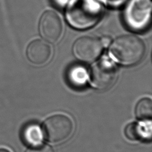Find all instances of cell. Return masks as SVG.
I'll use <instances>...</instances> for the list:
<instances>
[{
	"mask_svg": "<svg viewBox=\"0 0 152 152\" xmlns=\"http://www.w3.org/2000/svg\"><path fill=\"white\" fill-rule=\"evenodd\" d=\"M102 7L96 0H75L66 11V18L71 26L78 29L93 26L100 18Z\"/></svg>",
	"mask_w": 152,
	"mask_h": 152,
	"instance_id": "obj_2",
	"label": "cell"
},
{
	"mask_svg": "<svg viewBox=\"0 0 152 152\" xmlns=\"http://www.w3.org/2000/svg\"><path fill=\"white\" fill-rule=\"evenodd\" d=\"M109 5L112 7H119L126 0H104Z\"/></svg>",
	"mask_w": 152,
	"mask_h": 152,
	"instance_id": "obj_14",
	"label": "cell"
},
{
	"mask_svg": "<svg viewBox=\"0 0 152 152\" xmlns=\"http://www.w3.org/2000/svg\"><path fill=\"white\" fill-rule=\"evenodd\" d=\"M88 78L86 68L80 65L71 66L66 72V79L69 84L75 88L84 87Z\"/></svg>",
	"mask_w": 152,
	"mask_h": 152,
	"instance_id": "obj_9",
	"label": "cell"
},
{
	"mask_svg": "<svg viewBox=\"0 0 152 152\" xmlns=\"http://www.w3.org/2000/svg\"><path fill=\"white\" fill-rule=\"evenodd\" d=\"M100 42H101L103 46L106 47L109 45V43L110 42V39L107 36H105V37H103L102 38Z\"/></svg>",
	"mask_w": 152,
	"mask_h": 152,
	"instance_id": "obj_15",
	"label": "cell"
},
{
	"mask_svg": "<svg viewBox=\"0 0 152 152\" xmlns=\"http://www.w3.org/2000/svg\"><path fill=\"white\" fill-rule=\"evenodd\" d=\"M39 31L46 40L54 43L62 34V24L59 15L54 11L45 12L39 21Z\"/></svg>",
	"mask_w": 152,
	"mask_h": 152,
	"instance_id": "obj_7",
	"label": "cell"
},
{
	"mask_svg": "<svg viewBox=\"0 0 152 152\" xmlns=\"http://www.w3.org/2000/svg\"><path fill=\"white\" fill-rule=\"evenodd\" d=\"M117 71L115 65L109 61L102 59L91 69L90 80L91 85L100 90L110 88L115 83Z\"/></svg>",
	"mask_w": 152,
	"mask_h": 152,
	"instance_id": "obj_5",
	"label": "cell"
},
{
	"mask_svg": "<svg viewBox=\"0 0 152 152\" xmlns=\"http://www.w3.org/2000/svg\"><path fill=\"white\" fill-rule=\"evenodd\" d=\"M135 115L138 119L143 121L150 120L152 116V102L150 98L141 99L135 107Z\"/></svg>",
	"mask_w": 152,
	"mask_h": 152,
	"instance_id": "obj_12",
	"label": "cell"
},
{
	"mask_svg": "<svg viewBox=\"0 0 152 152\" xmlns=\"http://www.w3.org/2000/svg\"><path fill=\"white\" fill-rule=\"evenodd\" d=\"M103 46L100 40L91 36H83L78 39L73 46L75 57L85 62L95 61L100 55Z\"/></svg>",
	"mask_w": 152,
	"mask_h": 152,
	"instance_id": "obj_6",
	"label": "cell"
},
{
	"mask_svg": "<svg viewBox=\"0 0 152 152\" xmlns=\"http://www.w3.org/2000/svg\"><path fill=\"white\" fill-rule=\"evenodd\" d=\"M151 10L150 0H132L124 14V20L128 28L135 31L145 30L150 24Z\"/></svg>",
	"mask_w": 152,
	"mask_h": 152,
	"instance_id": "obj_3",
	"label": "cell"
},
{
	"mask_svg": "<svg viewBox=\"0 0 152 152\" xmlns=\"http://www.w3.org/2000/svg\"><path fill=\"white\" fill-rule=\"evenodd\" d=\"M74 125L72 120L65 115L57 114L47 118L43 125L45 138L50 142L65 141L72 134Z\"/></svg>",
	"mask_w": 152,
	"mask_h": 152,
	"instance_id": "obj_4",
	"label": "cell"
},
{
	"mask_svg": "<svg viewBox=\"0 0 152 152\" xmlns=\"http://www.w3.org/2000/svg\"><path fill=\"white\" fill-rule=\"evenodd\" d=\"M52 53L50 46L42 40L32 41L27 48L26 54L29 61L33 64L40 65L46 63Z\"/></svg>",
	"mask_w": 152,
	"mask_h": 152,
	"instance_id": "obj_8",
	"label": "cell"
},
{
	"mask_svg": "<svg viewBox=\"0 0 152 152\" xmlns=\"http://www.w3.org/2000/svg\"><path fill=\"white\" fill-rule=\"evenodd\" d=\"M26 152H54L52 148L48 145H37L28 149Z\"/></svg>",
	"mask_w": 152,
	"mask_h": 152,
	"instance_id": "obj_13",
	"label": "cell"
},
{
	"mask_svg": "<svg viewBox=\"0 0 152 152\" xmlns=\"http://www.w3.org/2000/svg\"><path fill=\"white\" fill-rule=\"evenodd\" d=\"M0 152H10V151L5 148H0Z\"/></svg>",
	"mask_w": 152,
	"mask_h": 152,
	"instance_id": "obj_16",
	"label": "cell"
},
{
	"mask_svg": "<svg viewBox=\"0 0 152 152\" xmlns=\"http://www.w3.org/2000/svg\"><path fill=\"white\" fill-rule=\"evenodd\" d=\"M145 52L144 42L134 35H124L116 38L110 48L111 56L119 64L131 66L139 63Z\"/></svg>",
	"mask_w": 152,
	"mask_h": 152,
	"instance_id": "obj_1",
	"label": "cell"
},
{
	"mask_svg": "<svg viewBox=\"0 0 152 152\" xmlns=\"http://www.w3.org/2000/svg\"><path fill=\"white\" fill-rule=\"evenodd\" d=\"M43 132L39 126L34 123L26 125L22 130L21 138L23 142L31 147L40 144Z\"/></svg>",
	"mask_w": 152,
	"mask_h": 152,
	"instance_id": "obj_11",
	"label": "cell"
},
{
	"mask_svg": "<svg viewBox=\"0 0 152 152\" xmlns=\"http://www.w3.org/2000/svg\"><path fill=\"white\" fill-rule=\"evenodd\" d=\"M126 137L131 141L145 140L151 137V125L132 122L126 125L124 131Z\"/></svg>",
	"mask_w": 152,
	"mask_h": 152,
	"instance_id": "obj_10",
	"label": "cell"
}]
</instances>
